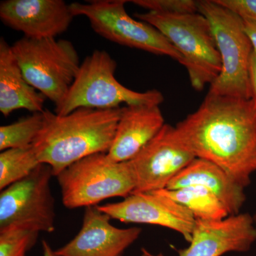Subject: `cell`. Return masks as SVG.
Returning a JSON list of instances; mask_svg holds the SVG:
<instances>
[{
  "label": "cell",
  "mask_w": 256,
  "mask_h": 256,
  "mask_svg": "<svg viewBox=\"0 0 256 256\" xmlns=\"http://www.w3.org/2000/svg\"><path fill=\"white\" fill-rule=\"evenodd\" d=\"M196 158L218 165L244 188L256 172V106L252 99L208 94L176 126Z\"/></svg>",
  "instance_id": "6da1fadb"
},
{
  "label": "cell",
  "mask_w": 256,
  "mask_h": 256,
  "mask_svg": "<svg viewBox=\"0 0 256 256\" xmlns=\"http://www.w3.org/2000/svg\"><path fill=\"white\" fill-rule=\"evenodd\" d=\"M44 124L32 148L54 176L86 156L108 153L114 141L121 108H78L65 116L44 110Z\"/></svg>",
  "instance_id": "7a4b0ae2"
},
{
  "label": "cell",
  "mask_w": 256,
  "mask_h": 256,
  "mask_svg": "<svg viewBox=\"0 0 256 256\" xmlns=\"http://www.w3.org/2000/svg\"><path fill=\"white\" fill-rule=\"evenodd\" d=\"M134 16L159 30L182 57L192 86L198 92L218 78L222 62L208 20L200 12H146Z\"/></svg>",
  "instance_id": "3957f363"
},
{
  "label": "cell",
  "mask_w": 256,
  "mask_h": 256,
  "mask_svg": "<svg viewBox=\"0 0 256 256\" xmlns=\"http://www.w3.org/2000/svg\"><path fill=\"white\" fill-rule=\"evenodd\" d=\"M117 63L106 50H95L80 64L68 94L55 114L65 116L78 108H118L120 106H159L163 94L156 89L138 92L124 86L114 77Z\"/></svg>",
  "instance_id": "277c9868"
},
{
  "label": "cell",
  "mask_w": 256,
  "mask_h": 256,
  "mask_svg": "<svg viewBox=\"0 0 256 256\" xmlns=\"http://www.w3.org/2000/svg\"><path fill=\"white\" fill-rule=\"evenodd\" d=\"M198 10L210 24L222 62L220 76L208 94L250 99L249 66L254 48L244 20L217 0L198 1Z\"/></svg>",
  "instance_id": "5b68a950"
},
{
  "label": "cell",
  "mask_w": 256,
  "mask_h": 256,
  "mask_svg": "<svg viewBox=\"0 0 256 256\" xmlns=\"http://www.w3.org/2000/svg\"><path fill=\"white\" fill-rule=\"evenodd\" d=\"M26 82L60 106L80 68L78 52L68 40L24 36L12 46Z\"/></svg>",
  "instance_id": "8992f818"
},
{
  "label": "cell",
  "mask_w": 256,
  "mask_h": 256,
  "mask_svg": "<svg viewBox=\"0 0 256 256\" xmlns=\"http://www.w3.org/2000/svg\"><path fill=\"white\" fill-rule=\"evenodd\" d=\"M62 202L69 210L98 206L114 197L126 198L136 188L129 162H116L107 153L86 156L74 163L56 176Z\"/></svg>",
  "instance_id": "52a82bcc"
},
{
  "label": "cell",
  "mask_w": 256,
  "mask_h": 256,
  "mask_svg": "<svg viewBox=\"0 0 256 256\" xmlns=\"http://www.w3.org/2000/svg\"><path fill=\"white\" fill-rule=\"evenodd\" d=\"M126 2V0H94L72 3L70 9L74 16L88 18L92 30L109 41L170 57L182 64V56L159 30L128 14Z\"/></svg>",
  "instance_id": "ba28073f"
},
{
  "label": "cell",
  "mask_w": 256,
  "mask_h": 256,
  "mask_svg": "<svg viewBox=\"0 0 256 256\" xmlns=\"http://www.w3.org/2000/svg\"><path fill=\"white\" fill-rule=\"evenodd\" d=\"M48 165L41 164L21 181L0 194V232L18 228L52 233L55 230V201Z\"/></svg>",
  "instance_id": "9c48e42d"
},
{
  "label": "cell",
  "mask_w": 256,
  "mask_h": 256,
  "mask_svg": "<svg viewBox=\"0 0 256 256\" xmlns=\"http://www.w3.org/2000/svg\"><path fill=\"white\" fill-rule=\"evenodd\" d=\"M195 158L180 138L176 128L165 124L156 137L129 162L136 178L133 193L166 188Z\"/></svg>",
  "instance_id": "30bf717a"
},
{
  "label": "cell",
  "mask_w": 256,
  "mask_h": 256,
  "mask_svg": "<svg viewBox=\"0 0 256 256\" xmlns=\"http://www.w3.org/2000/svg\"><path fill=\"white\" fill-rule=\"evenodd\" d=\"M112 220L146 224L172 229L192 240L196 220L191 212L160 192L133 193L122 201L98 206Z\"/></svg>",
  "instance_id": "8fae6325"
},
{
  "label": "cell",
  "mask_w": 256,
  "mask_h": 256,
  "mask_svg": "<svg viewBox=\"0 0 256 256\" xmlns=\"http://www.w3.org/2000/svg\"><path fill=\"white\" fill-rule=\"evenodd\" d=\"M256 242L254 217L247 213L220 220H196L190 246L178 256H222L228 252H246Z\"/></svg>",
  "instance_id": "7c38bea8"
},
{
  "label": "cell",
  "mask_w": 256,
  "mask_h": 256,
  "mask_svg": "<svg viewBox=\"0 0 256 256\" xmlns=\"http://www.w3.org/2000/svg\"><path fill=\"white\" fill-rule=\"evenodd\" d=\"M111 220L98 206L86 207L78 234L56 252L60 256H122L139 238L142 229L117 228Z\"/></svg>",
  "instance_id": "4fadbf2b"
},
{
  "label": "cell",
  "mask_w": 256,
  "mask_h": 256,
  "mask_svg": "<svg viewBox=\"0 0 256 256\" xmlns=\"http://www.w3.org/2000/svg\"><path fill=\"white\" fill-rule=\"evenodd\" d=\"M74 16L63 0H6L0 18L6 26L32 38H56L68 30Z\"/></svg>",
  "instance_id": "5bb4252c"
},
{
  "label": "cell",
  "mask_w": 256,
  "mask_h": 256,
  "mask_svg": "<svg viewBox=\"0 0 256 256\" xmlns=\"http://www.w3.org/2000/svg\"><path fill=\"white\" fill-rule=\"evenodd\" d=\"M166 124L159 106H124L107 156L116 162L131 161Z\"/></svg>",
  "instance_id": "9a60e30c"
},
{
  "label": "cell",
  "mask_w": 256,
  "mask_h": 256,
  "mask_svg": "<svg viewBox=\"0 0 256 256\" xmlns=\"http://www.w3.org/2000/svg\"><path fill=\"white\" fill-rule=\"evenodd\" d=\"M196 186L215 195L228 210L229 215L240 213L246 200L245 188L218 165L195 158L168 185V190Z\"/></svg>",
  "instance_id": "2e32d148"
},
{
  "label": "cell",
  "mask_w": 256,
  "mask_h": 256,
  "mask_svg": "<svg viewBox=\"0 0 256 256\" xmlns=\"http://www.w3.org/2000/svg\"><path fill=\"white\" fill-rule=\"evenodd\" d=\"M46 98L24 77L16 57L4 38H0V112L8 117L18 109L41 112Z\"/></svg>",
  "instance_id": "e0dca14e"
},
{
  "label": "cell",
  "mask_w": 256,
  "mask_h": 256,
  "mask_svg": "<svg viewBox=\"0 0 256 256\" xmlns=\"http://www.w3.org/2000/svg\"><path fill=\"white\" fill-rule=\"evenodd\" d=\"M158 192L185 207L196 220H220L230 216L222 202L213 193L201 186L164 188Z\"/></svg>",
  "instance_id": "ac0fdd59"
},
{
  "label": "cell",
  "mask_w": 256,
  "mask_h": 256,
  "mask_svg": "<svg viewBox=\"0 0 256 256\" xmlns=\"http://www.w3.org/2000/svg\"><path fill=\"white\" fill-rule=\"evenodd\" d=\"M41 164L32 146L1 152L0 190L26 178Z\"/></svg>",
  "instance_id": "d6986e66"
},
{
  "label": "cell",
  "mask_w": 256,
  "mask_h": 256,
  "mask_svg": "<svg viewBox=\"0 0 256 256\" xmlns=\"http://www.w3.org/2000/svg\"><path fill=\"white\" fill-rule=\"evenodd\" d=\"M44 124V114L34 112L0 127V150L31 146Z\"/></svg>",
  "instance_id": "ffe728a7"
},
{
  "label": "cell",
  "mask_w": 256,
  "mask_h": 256,
  "mask_svg": "<svg viewBox=\"0 0 256 256\" xmlns=\"http://www.w3.org/2000/svg\"><path fill=\"white\" fill-rule=\"evenodd\" d=\"M38 234L18 228L0 232V256H26L36 244Z\"/></svg>",
  "instance_id": "44dd1931"
},
{
  "label": "cell",
  "mask_w": 256,
  "mask_h": 256,
  "mask_svg": "<svg viewBox=\"0 0 256 256\" xmlns=\"http://www.w3.org/2000/svg\"><path fill=\"white\" fill-rule=\"evenodd\" d=\"M132 4L148 12L164 14H188L198 12V1L194 0H133Z\"/></svg>",
  "instance_id": "7402d4cb"
},
{
  "label": "cell",
  "mask_w": 256,
  "mask_h": 256,
  "mask_svg": "<svg viewBox=\"0 0 256 256\" xmlns=\"http://www.w3.org/2000/svg\"><path fill=\"white\" fill-rule=\"evenodd\" d=\"M218 3L236 13L242 18L256 22V0H217Z\"/></svg>",
  "instance_id": "603a6c76"
},
{
  "label": "cell",
  "mask_w": 256,
  "mask_h": 256,
  "mask_svg": "<svg viewBox=\"0 0 256 256\" xmlns=\"http://www.w3.org/2000/svg\"><path fill=\"white\" fill-rule=\"evenodd\" d=\"M249 80H250V99L256 106V52H252L249 66Z\"/></svg>",
  "instance_id": "cb8c5ba5"
},
{
  "label": "cell",
  "mask_w": 256,
  "mask_h": 256,
  "mask_svg": "<svg viewBox=\"0 0 256 256\" xmlns=\"http://www.w3.org/2000/svg\"><path fill=\"white\" fill-rule=\"evenodd\" d=\"M242 20H244V28L249 40L252 42L254 52H256V22L248 18H242Z\"/></svg>",
  "instance_id": "d4e9b609"
},
{
  "label": "cell",
  "mask_w": 256,
  "mask_h": 256,
  "mask_svg": "<svg viewBox=\"0 0 256 256\" xmlns=\"http://www.w3.org/2000/svg\"><path fill=\"white\" fill-rule=\"evenodd\" d=\"M42 256H60L53 250L50 244L46 240L42 242Z\"/></svg>",
  "instance_id": "484cf974"
},
{
  "label": "cell",
  "mask_w": 256,
  "mask_h": 256,
  "mask_svg": "<svg viewBox=\"0 0 256 256\" xmlns=\"http://www.w3.org/2000/svg\"><path fill=\"white\" fill-rule=\"evenodd\" d=\"M140 256H164L162 254H156V255H154V254H151L150 252H148V250H146V248L142 249V252H141V255Z\"/></svg>",
  "instance_id": "4316f807"
},
{
  "label": "cell",
  "mask_w": 256,
  "mask_h": 256,
  "mask_svg": "<svg viewBox=\"0 0 256 256\" xmlns=\"http://www.w3.org/2000/svg\"><path fill=\"white\" fill-rule=\"evenodd\" d=\"M254 222H255V224H256V214H255V215L254 216Z\"/></svg>",
  "instance_id": "83f0119b"
}]
</instances>
